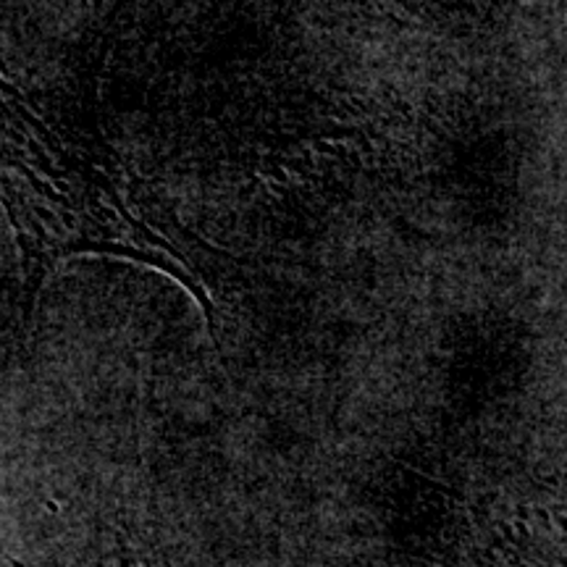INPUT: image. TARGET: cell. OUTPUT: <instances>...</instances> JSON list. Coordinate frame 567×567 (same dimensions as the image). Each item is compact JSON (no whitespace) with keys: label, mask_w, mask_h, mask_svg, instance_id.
<instances>
[{"label":"cell","mask_w":567,"mask_h":567,"mask_svg":"<svg viewBox=\"0 0 567 567\" xmlns=\"http://www.w3.org/2000/svg\"><path fill=\"white\" fill-rule=\"evenodd\" d=\"M0 189L17 229L24 281L38 292L61 258L118 252L155 260V237L124 208L109 174L0 76Z\"/></svg>","instance_id":"obj_1"}]
</instances>
